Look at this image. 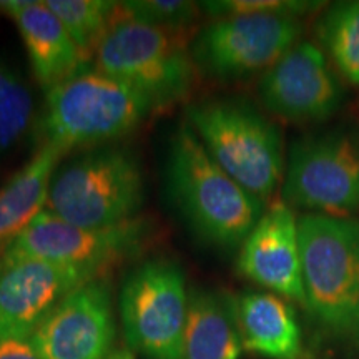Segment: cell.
<instances>
[{"label":"cell","mask_w":359,"mask_h":359,"mask_svg":"<svg viewBox=\"0 0 359 359\" xmlns=\"http://www.w3.org/2000/svg\"><path fill=\"white\" fill-rule=\"evenodd\" d=\"M0 359H43L30 339L0 338Z\"/></svg>","instance_id":"cell-24"},{"label":"cell","mask_w":359,"mask_h":359,"mask_svg":"<svg viewBox=\"0 0 359 359\" xmlns=\"http://www.w3.org/2000/svg\"><path fill=\"white\" fill-rule=\"evenodd\" d=\"M64 151L42 143L32 158L0 188V246L13 238L47 210L48 191Z\"/></svg>","instance_id":"cell-18"},{"label":"cell","mask_w":359,"mask_h":359,"mask_svg":"<svg viewBox=\"0 0 359 359\" xmlns=\"http://www.w3.org/2000/svg\"><path fill=\"white\" fill-rule=\"evenodd\" d=\"M238 273L255 285L306 308L298 218L283 198L271 201L240 246Z\"/></svg>","instance_id":"cell-14"},{"label":"cell","mask_w":359,"mask_h":359,"mask_svg":"<svg viewBox=\"0 0 359 359\" xmlns=\"http://www.w3.org/2000/svg\"><path fill=\"white\" fill-rule=\"evenodd\" d=\"M150 233V223L143 218L107 228H83L45 210L4 248L0 263L34 258L87 268L100 275L111 264L137 255Z\"/></svg>","instance_id":"cell-10"},{"label":"cell","mask_w":359,"mask_h":359,"mask_svg":"<svg viewBox=\"0 0 359 359\" xmlns=\"http://www.w3.org/2000/svg\"><path fill=\"white\" fill-rule=\"evenodd\" d=\"M302 19L288 15H233L206 24L190 43L193 64L208 77L233 82L264 74L299 42Z\"/></svg>","instance_id":"cell-9"},{"label":"cell","mask_w":359,"mask_h":359,"mask_svg":"<svg viewBox=\"0 0 359 359\" xmlns=\"http://www.w3.org/2000/svg\"><path fill=\"white\" fill-rule=\"evenodd\" d=\"M32 120V90L11 65L0 60V155L24 137Z\"/></svg>","instance_id":"cell-21"},{"label":"cell","mask_w":359,"mask_h":359,"mask_svg":"<svg viewBox=\"0 0 359 359\" xmlns=\"http://www.w3.org/2000/svg\"><path fill=\"white\" fill-rule=\"evenodd\" d=\"M258 95L264 109L291 123L326 122L344 100L330 60L308 40H299L262 74Z\"/></svg>","instance_id":"cell-11"},{"label":"cell","mask_w":359,"mask_h":359,"mask_svg":"<svg viewBox=\"0 0 359 359\" xmlns=\"http://www.w3.org/2000/svg\"><path fill=\"white\" fill-rule=\"evenodd\" d=\"M200 8L213 15L215 19L233 15H288L302 19L306 13L318 11L323 2H308V0H218V2H201Z\"/></svg>","instance_id":"cell-23"},{"label":"cell","mask_w":359,"mask_h":359,"mask_svg":"<svg viewBox=\"0 0 359 359\" xmlns=\"http://www.w3.org/2000/svg\"><path fill=\"white\" fill-rule=\"evenodd\" d=\"M118 8L127 19L178 34L195 22L200 4L187 0H128L120 2Z\"/></svg>","instance_id":"cell-22"},{"label":"cell","mask_w":359,"mask_h":359,"mask_svg":"<svg viewBox=\"0 0 359 359\" xmlns=\"http://www.w3.org/2000/svg\"><path fill=\"white\" fill-rule=\"evenodd\" d=\"M116 336L109 283H85L65 296L30 336L43 359H109Z\"/></svg>","instance_id":"cell-12"},{"label":"cell","mask_w":359,"mask_h":359,"mask_svg":"<svg viewBox=\"0 0 359 359\" xmlns=\"http://www.w3.org/2000/svg\"><path fill=\"white\" fill-rule=\"evenodd\" d=\"M306 308L334 338L359 346V219L298 218Z\"/></svg>","instance_id":"cell-2"},{"label":"cell","mask_w":359,"mask_h":359,"mask_svg":"<svg viewBox=\"0 0 359 359\" xmlns=\"http://www.w3.org/2000/svg\"><path fill=\"white\" fill-rule=\"evenodd\" d=\"M167 172L172 198L193 230L223 250L240 248L264 203L218 167L188 122L175 130Z\"/></svg>","instance_id":"cell-1"},{"label":"cell","mask_w":359,"mask_h":359,"mask_svg":"<svg viewBox=\"0 0 359 359\" xmlns=\"http://www.w3.org/2000/svg\"><path fill=\"white\" fill-rule=\"evenodd\" d=\"M0 11L17 24L35 79L45 92L87 69L77 45L45 0H2Z\"/></svg>","instance_id":"cell-15"},{"label":"cell","mask_w":359,"mask_h":359,"mask_svg":"<svg viewBox=\"0 0 359 359\" xmlns=\"http://www.w3.org/2000/svg\"><path fill=\"white\" fill-rule=\"evenodd\" d=\"M281 198L309 213L349 217L359 210V133L331 130L291 143Z\"/></svg>","instance_id":"cell-7"},{"label":"cell","mask_w":359,"mask_h":359,"mask_svg":"<svg viewBox=\"0 0 359 359\" xmlns=\"http://www.w3.org/2000/svg\"><path fill=\"white\" fill-rule=\"evenodd\" d=\"M100 278L92 269L43 259L0 263V338H27L65 296Z\"/></svg>","instance_id":"cell-13"},{"label":"cell","mask_w":359,"mask_h":359,"mask_svg":"<svg viewBox=\"0 0 359 359\" xmlns=\"http://www.w3.org/2000/svg\"><path fill=\"white\" fill-rule=\"evenodd\" d=\"M77 45L83 60L95 58L110 25L118 15V4L111 0H45Z\"/></svg>","instance_id":"cell-20"},{"label":"cell","mask_w":359,"mask_h":359,"mask_svg":"<svg viewBox=\"0 0 359 359\" xmlns=\"http://www.w3.org/2000/svg\"><path fill=\"white\" fill-rule=\"evenodd\" d=\"M145 175L132 151L97 147L57 168L47 210L83 228H107L137 218Z\"/></svg>","instance_id":"cell-5"},{"label":"cell","mask_w":359,"mask_h":359,"mask_svg":"<svg viewBox=\"0 0 359 359\" xmlns=\"http://www.w3.org/2000/svg\"><path fill=\"white\" fill-rule=\"evenodd\" d=\"M93 60L97 70L140 92L156 110L187 98L195 80L190 45L180 34L127 19L120 8Z\"/></svg>","instance_id":"cell-6"},{"label":"cell","mask_w":359,"mask_h":359,"mask_svg":"<svg viewBox=\"0 0 359 359\" xmlns=\"http://www.w3.org/2000/svg\"><path fill=\"white\" fill-rule=\"evenodd\" d=\"M314 35L341 77L359 87V2L327 7L314 24Z\"/></svg>","instance_id":"cell-19"},{"label":"cell","mask_w":359,"mask_h":359,"mask_svg":"<svg viewBox=\"0 0 359 359\" xmlns=\"http://www.w3.org/2000/svg\"><path fill=\"white\" fill-rule=\"evenodd\" d=\"M2 251H4V248H2V246H0V257H2Z\"/></svg>","instance_id":"cell-25"},{"label":"cell","mask_w":359,"mask_h":359,"mask_svg":"<svg viewBox=\"0 0 359 359\" xmlns=\"http://www.w3.org/2000/svg\"><path fill=\"white\" fill-rule=\"evenodd\" d=\"M154 110V103L130 85L97 69H85L47 92L39 123L42 143L64 154L97 148L130 133Z\"/></svg>","instance_id":"cell-4"},{"label":"cell","mask_w":359,"mask_h":359,"mask_svg":"<svg viewBox=\"0 0 359 359\" xmlns=\"http://www.w3.org/2000/svg\"><path fill=\"white\" fill-rule=\"evenodd\" d=\"M241 344L266 359H308L294 309L285 298L263 291H245L236 298Z\"/></svg>","instance_id":"cell-16"},{"label":"cell","mask_w":359,"mask_h":359,"mask_svg":"<svg viewBox=\"0 0 359 359\" xmlns=\"http://www.w3.org/2000/svg\"><path fill=\"white\" fill-rule=\"evenodd\" d=\"M185 114L218 167L266 203L285 177L280 128L238 97L206 98L188 105Z\"/></svg>","instance_id":"cell-3"},{"label":"cell","mask_w":359,"mask_h":359,"mask_svg":"<svg viewBox=\"0 0 359 359\" xmlns=\"http://www.w3.org/2000/svg\"><path fill=\"white\" fill-rule=\"evenodd\" d=\"M188 299L185 273L172 259H150L135 268L120 291L128 346L147 359H180Z\"/></svg>","instance_id":"cell-8"},{"label":"cell","mask_w":359,"mask_h":359,"mask_svg":"<svg viewBox=\"0 0 359 359\" xmlns=\"http://www.w3.org/2000/svg\"><path fill=\"white\" fill-rule=\"evenodd\" d=\"M241 351L236 298L222 291L193 288L180 359H238Z\"/></svg>","instance_id":"cell-17"}]
</instances>
